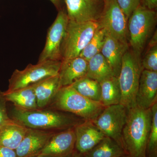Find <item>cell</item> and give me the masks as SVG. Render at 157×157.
Listing matches in <instances>:
<instances>
[{"label":"cell","instance_id":"obj_25","mask_svg":"<svg viewBox=\"0 0 157 157\" xmlns=\"http://www.w3.org/2000/svg\"><path fill=\"white\" fill-rule=\"evenodd\" d=\"M107 33L98 27L92 39L81 52L79 56L88 61L93 56L100 53L105 42Z\"/></svg>","mask_w":157,"mask_h":157},{"label":"cell","instance_id":"obj_2","mask_svg":"<svg viewBox=\"0 0 157 157\" xmlns=\"http://www.w3.org/2000/svg\"><path fill=\"white\" fill-rule=\"evenodd\" d=\"M151 122V108L142 109L136 106L128 109L122 140L125 151L132 157H146Z\"/></svg>","mask_w":157,"mask_h":157},{"label":"cell","instance_id":"obj_34","mask_svg":"<svg viewBox=\"0 0 157 157\" xmlns=\"http://www.w3.org/2000/svg\"><path fill=\"white\" fill-rule=\"evenodd\" d=\"M70 157H83V156L82 155L78 153L77 152L75 151Z\"/></svg>","mask_w":157,"mask_h":157},{"label":"cell","instance_id":"obj_5","mask_svg":"<svg viewBox=\"0 0 157 157\" xmlns=\"http://www.w3.org/2000/svg\"><path fill=\"white\" fill-rule=\"evenodd\" d=\"M140 56L131 48L124 55L119 75L121 98L120 104L127 109L136 107V98L139 80L143 70Z\"/></svg>","mask_w":157,"mask_h":157},{"label":"cell","instance_id":"obj_29","mask_svg":"<svg viewBox=\"0 0 157 157\" xmlns=\"http://www.w3.org/2000/svg\"><path fill=\"white\" fill-rule=\"evenodd\" d=\"M7 102L4 92L0 90V128L10 118L7 111Z\"/></svg>","mask_w":157,"mask_h":157},{"label":"cell","instance_id":"obj_7","mask_svg":"<svg viewBox=\"0 0 157 157\" xmlns=\"http://www.w3.org/2000/svg\"><path fill=\"white\" fill-rule=\"evenodd\" d=\"M61 61L47 60L29 64L24 70H15L9 79L8 89L11 92L30 86L38 82L59 74Z\"/></svg>","mask_w":157,"mask_h":157},{"label":"cell","instance_id":"obj_19","mask_svg":"<svg viewBox=\"0 0 157 157\" xmlns=\"http://www.w3.org/2000/svg\"><path fill=\"white\" fill-rule=\"evenodd\" d=\"M28 128L10 118L0 128V147L16 150Z\"/></svg>","mask_w":157,"mask_h":157},{"label":"cell","instance_id":"obj_30","mask_svg":"<svg viewBox=\"0 0 157 157\" xmlns=\"http://www.w3.org/2000/svg\"><path fill=\"white\" fill-rule=\"evenodd\" d=\"M0 157H17L15 150L0 147Z\"/></svg>","mask_w":157,"mask_h":157},{"label":"cell","instance_id":"obj_37","mask_svg":"<svg viewBox=\"0 0 157 157\" xmlns=\"http://www.w3.org/2000/svg\"></svg>","mask_w":157,"mask_h":157},{"label":"cell","instance_id":"obj_23","mask_svg":"<svg viewBox=\"0 0 157 157\" xmlns=\"http://www.w3.org/2000/svg\"><path fill=\"white\" fill-rule=\"evenodd\" d=\"M101 103L104 107L120 104L121 94L118 77L115 76L100 82Z\"/></svg>","mask_w":157,"mask_h":157},{"label":"cell","instance_id":"obj_4","mask_svg":"<svg viewBox=\"0 0 157 157\" xmlns=\"http://www.w3.org/2000/svg\"><path fill=\"white\" fill-rule=\"evenodd\" d=\"M155 10L140 6L132 12L128 21L129 45L141 56L147 41L154 32L157 24Z\"/></svg>","mask_w":157,"mask_h":157},{"label":"cell","instance_id":"obj_11","mask_svg":"<svg viewBox=\"0 0 157 157\" xmlns=\"http://www.w3.org/2000/svg\"><path fill=\"white\" fill-rule=\"evenodd\" d=\"M69 21L98 22L104 9V0H63Z\"/></svg>","mask_w":157,"mask_h":157},{"label":"cell","instance_id":"obj_3","mask_svg":"<svg viewBox=\"0 0 157 157\" xmlns=\"http://www.w3.org/2000/svg\"><path fill=\"white\" fill-rule=\"evenodd\" d=\"M50 104L55 110L72 113L85 121H94L105 108L101 102L85 98L71 86L61 88Z\"/></svg>","mask_w":157,"mask_h":157},{"label":"cell","instance_id":"obj_9","mask_svg":"<svg viewBox=\"0 0 157 157\" xmlns=\"http://www.w3.org/2000/svg\"><path fill=\"white\" fill-rule=\"evenodd\" d=\"M128 111V109L121 104L111 105L105 107L92 121L105 136L115 140L124 148L122 133L126 122Z\"/></svg>","mask_w":157,"mask_h":157},{"label":"cell","instance_id":"obj_31","mask_svg":"<svg viewBox=\"0 0 157 157\" xmlns=\"http://www.w3.org/2000/svg\"><path fill=\"white\" fill-rule=\"evenodd\" d=\"M140 6L150 10H155L157 8V0H140Z\"/></svg>","mask_w":157,"mask_h":157},{"label":"cell","instance_id":"obj_22","mask_svg":"<svg viewBox=\"0 0 157 157\" xmlns=\"http://www.w3.org/2000/svg\"><path fill=\"white\" fill-rule=\"evenodd\" d=\"M86 76L101 82L114 76L110 66L101 53L93 56L88 61Z\"/></svg>","mask_w":157,"mask_h":157},{"label":"cell","instance_id":"obj_10","mask_svg":"<svg viewBox=\"0 0 157 157\" xmlns=\"http://www.w3.org/2000/svg\"><path fill=\"white\" fill-rule=\"evenodd\" d=\"M69 21L65 8L58 11L53 23L48 29L44 48L38 63L47 60L62 61L61 48Z\"/></svg>","mask_w":157,"mask_h":157},{"label":"cell","instance_id":"obj_21","mask_svg":"<svg viewBox=\"0 0 157 157\" xmlns=\"http://www.w3.org/2000/svg\"><path fill=\"white\" fill-rule=\"evenodd\" d=\"M126 154L123 147L116 141L105 136L94 147L82 155L83 157H118Z\"/></svg>","mask_w":157,"mask_h":157},{"label":"cell","instance_id":"obj_14","mask_svg":"<svg viewBox=\"0 0 157 157\" xmlns=\"http://www.w3.org/2000/svg\"><path fill=\"white\" fill-rule=\"evenodd\" d=\"M76 135L75 149L82 155L89 151L105 135L92 121H84L74 128Z\"/></svg>","mask_w":157,"mask_h":157},{"label":"cell","instance_id":"obj_17","mask_svg":"<svg viewBox=\"0 0 157 157\" xmlns=\"http://www.w3.org/2000/svg\"><path fill=\"white\" fill-rule=\"evenodd\" d=\"M129 45L124 44L107 34L101 53L108 63L114 76L118 77L123 58Z\"/></svg>","mask_w":157,"mask_h":157},{"label":"cell","instance_id":"obj_35","mask_svg":"<svg viewBox=\"0 0 157 157\" xmlns=\"http://www.w3.org/2000/svg\"><path fill=\"white\" fill-rule=\"evenodd\" d=\"M32 157H54L50 156L43 155H38Z\"/></svg>","mask_w":157,"mask_h":157},{"label":"cell","instance_id":"obj_20","mask_svg":"<svg viewBox=\"0 0 157 157\" xmlns=\"http://www.w3.org/2000/svg\"><path fill=\"white\" fill-rule=\"evenodd\" d=\"M4 94L7 102L13 103L15 107L26 109H39L32 86L11 92L5 91Z\"/></svg>","mask_w":157,"mask_h":157},{"label":"cell","instance_id":"obj_12","mask_svg":"<svg viewBox=\"0 0 157 157\" xmlns=\"http://www.w3.org/2000/svg\"><path fill=\"white\" fill-rule=\"evenodd\" d=\"M76 135L74 128L54 133L39 155L70 157L75 152Z\"/></svg>","mask_w":157,"mask_h":157},{"label":"cell","instance_id":"obj_24","mask_svg":"<svg viewBox=\"0 0 157 157\" xmlns=\"http://www.w3.org/2000/svg\"><path fill=\"white\" fill-rule=\"evenodd\" d=\"M70 86L85 98L101 103V86L99 82L85 76Z\"/></svg>","mask_w":157,"mask_h":157},{"label":"cell","instance_id":"obj_26","mask_svg":"<svg viewBox=\"0 0 157 157\" xmlns=\"http://www.w3.org/2000/svg\"><path fill=\"white\" fill-rule=\"evenodd\" d=\"M151 128L147 140L146 157H157V102L151 108Z\"/></svg>","mask_w":157,"mask_h":157},{"label":"cell","instance_id":"obj_13","mask_svg":"<svg viewBox=\"0 0 157 157\" xmlns=\"http://www.w3.org/2000/svg\"><path fill=\"white\" fill-rule=\"evenodd\" d=\"M54 133L45 130L28 128L19 146L15 150L17 157L38 155Z\"/></svg>","mask_w":157,"mask_h":157},{"label":"cell","instance_id":"obj_36","mask_svg":"<svg viewBox=\"0 0 157 157\" xmlns=\"http://www.w3.org/2000/svg\"><path fill=\"white\" fill-rule=\"evenodd\" d=\"M118 157H132L130 155L128 154H126L124 155H123L121 156Z\"/></svg>","mask_w":157,"mask_h":157},{"label":"cell","instance_id":"obj_8","mask_svg":"<svg viewBox=\"0 0 157 157\" xmlns=\"http://www.w3.org/2000/svg\"><path fill=\"white\" fill-rule=\"evenodd\" d=\"M98 27L124 44L128 41V20L116 0H104V9L98 21Z\"/></svg>","mask_w":157,"mask_h":157},{"label":"cell","instance_id":"obj_1","mask_svg":"<svg viewBox=\"0 0 157 157\" xmlns=\"http://www.w3.org/2000/svg\"><path fill=\"white\" fill-rule=\"evenodd\" d=\"M57 110L26 109L15 107L10 112V118L28 128L45 130L67 129L84 121L82 119Z\"/></svg>","mask_w":157,"mask_h":157},{"label":"cell","instance_id":"obj_27","mask_svg":"<svg viewBox=\"0 0 157 157\" xmlns=\"http://www.w3.org/2000/svg\"><path fill=\"white\" fill-rule=\"evenodd\" d=\"M141 62L143 70L157 72V45L147 48Z\"/></svg>","mask_w":157,"mask_h":157},{"label":"cell","instance_id":"obj_32","mask_svg":"<svg viewBox=\"0 0 157 157\" xmlns=\"http://www.w3.org/2000/svg\"><path fill=\"white\" fill-rule=\"evenodd\" d=\"M53 4L58 11L64 9V2L63 0H49Z\"/></svg>","mask_w":157,"mask_h":157},{"label":"cell","instance_id":"obj_15","mask_svg":"<svg viewBox=\"0 0 157 157\" xmlns=\"http://www.w3.org/2000/svg\"><path fill=\"white\" fill-rule=\"evenodd\" d=\"M136 101L137 107L144 109H150L157 102V72L142 70Z\"/></svg>","mask_w":157,"mask_h":157},{"label":"cell","instance_id":"obj_16","mask_svg":"<svg viewBox=\"0 0 157 157\" xmlns=\"http://www.w3.org/2000/svg\"><path fill=\"white\" fill-rule=\"evenodd\" d=\"M88 62L80 56L63 59L59 72L61 86H70L86 76Z\"/></svg>","mask_w":157,"mask_h":157},{"label":"cell","instance_id":"obj_28","mask_svg":"<svg viewBox=\"0 0 157 157\" xmlns=\"http://www.w3.org/2000/svg\"><path fill=\"white\" fill-rule=\"evenodd\" d=\"M127 20L140 5V0H116Z\"/></svg>","mask_w":157,"mask_h":157},{"label":"cell","instance_id":"obj_18","mask_svg":"<svg viewBox=\"0 0 157 157\" xmlns=\"http://www.w3.org/2000/svg\"><path fill=\"white\" fill-rule=\"evenodd\" d=\"M39 109L49 105L61 88L59 75L50 76L32 85Z\"/></svg>","mask_w":157,"mask_h":157},{"label":"cell","instance_id":"obj_6","mask_svg":"<svg viewBox=\"0 0 157 157\" xmlns=\"http://www.w3.org/2000/svg\"><path fill=\"white\" fill-rule=\"evenodd\" d=\"M98 27V22L76 23L69 21L61 48L62 60L79 56Z\"/></svg>","mask_w":157,"mask_h":157},{"label":"cell","instance_id":"obj_33","mask_svg":"<svg viewBox=\"0 0 157 157\" xmlns=\"http://www.w3.org/2000/svg\"><path fill=\"white\" fill-rule=\"evenodd\" d=\"M157 45V32L156 30L152 36L151 39L149 42L147 48L152 47L155 45Z\"/></svg>","mask_w":157,"mask_h":157}]
</instances>
